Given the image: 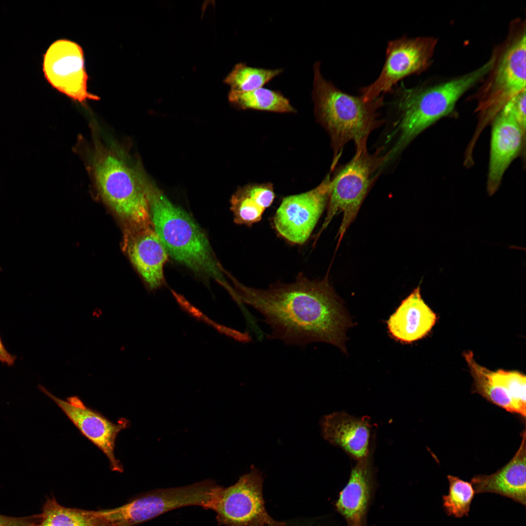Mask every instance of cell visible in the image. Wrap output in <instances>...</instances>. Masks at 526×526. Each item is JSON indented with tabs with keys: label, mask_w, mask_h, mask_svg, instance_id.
Here are the masks:
<instances>
[{
	"label": "cell",
	"mask_w": 526,
	"mask_h": 526,
	"mask_svg": "<svg viewBox=\"0 0 526 526\" xmlns=\"http://www.w3.org/2000/svg\"><path fill=\"white\" fill-rule=\"evenodd\" d=\"M234 300L260 313L271 329L268 339L298 346L321 342L346 353V332L352 322L327 278L310 280L300 276L291 283L267 289L245 285L234 277Z\"/></svg>",
	"instance_id": "6da1fadb"
},
{
	"label": "cell",
	"mask_w": 526,
	"mask_h": 526,
	"mask_svg": "<svg viewBox=\"0 0 526 526\" xmlns=\"http://www.w3.org/2000/svg\"><path fill=\"white\" fill-rule=\"evenodd\" d=\"M493 62L491 55L477 69L438 84L408 88L401 84L392 100L395 117L386 140L391 143L387 151L389 161L427 128L451 113L459 99L483 81Z\"/></svg>",
	"instance_id": "7a4b0ae2"
},
{
	"label": "cell",
	"mask_w": 526,
	"mask_h": 526,
	"mask_svg": "<svg viewBox=\"0 0 526 526\" xmlns=\"http://www.w3.org/2000/svg\"><path fill=\"white\" fill-rule=\"evenodd\" d=\"M319 62L315 63L312 92L317 120L328 132L333 150V170L349 141L355 145L367 142L370 133L382 123L378 110L383 105L381 96L370 101L345 93L322 75Z\"/></svg>",
	"instance_id": "3957f363"
},
{
	"label": "cell",
	"mask_w": 526,
	"mask_h": 526,
	"mask_svg": "<svg viewBox=\"0 0 526 526\" xmlns=\"http://www.w3.org/2000/svg\"><path fill=\"white\" fill-rule=\"evenodd\" d=\"M149 198L152 226L168 254L229 291L231 286L224 275L226 272H223L206 236L193 219L154 188L150 187Z\"/></svg>",
	"instance_id": "277c9868"
},
{
	"label": "cell",
	"mask_w": 526,
	"mask_h": 526,
	"mask_svg": "<svg viewBox=\"0 0 526 526\" xmlns=\"http://www.w3.org/2000/svg\"><path fill=\"white\" fill-rule=\"evenodd\" d=\"M492 55L493 64L476 98L477 111L493 119L512 98L526 91L525 20L511 23L506 38Z\"/></svg>",
	"instance_id": "5b68a950"
},
{
	"label": "cell",
	"mask_w": 526,
	"mask_h": 526,
	"mask_svg": "<svg viewBox=\"0 0 526 526\" xmlns=\"http://www.w3.org/2000/svg\"><path fill=\"white\" fill-rule=\"evenodd\" d=\"M99 152L93 163V173L103 198L136 228L152 225L150 186L120 154L106 150Z\"/></svg>",
	"instance_id": "8992f818"
},
{
	"label": "cell",
	"mask_w": 526,
	"mask_h": 526,
	"mask_svg": "<svg viewBox=\"0 0 526 526\" xmlns=\"http://www.w3.org/2000/svg\"><path fill=\"white\" fill-rule=\"evenodd\" d=\"M379 149L371 154L367 142L356 145L352 159L339 168L331 178L327 211L325 219L315 242L328 226L334 217L343 213L337 236L338 243L351 223L355 219L362 203L379 172L387 164L386 156Z\"/></svg>",
	"instance_id": "52a82bcc"
},
{
	"label": "cell",
	"mask_w": 526,
	"mask_h": 526,
	"mask_svg": "<svg viewBox=\"0 0 526 526\" xmlns=\"http://www.w3.org/2000/svg\"><path fill=\"white\" fill-rule=\"evenodd\" d=\"M219 486L205 480L188 486L158 488L134 498L126 504L107 509L109 526H135L166 512L190 506L213 509Z\"/></svg>",
	"instance_id": "ba28073f"
},
{
	"label": "cell",
	"mask_w": 526,
	"mask_h": 526,
	"mask_svg": "<svg viewBox=\"0 0 526 526\" xmlns=\"http://www.w3.org/2000/svg\"><path fill=\"white\" fill-rule=\"evenodd\" d=\"M263 478L252 465L249 472L234 485L220 487L213 510L219 525L225 526H284L267 512L263 497Z\"/></svg>",
	"instance_id": "9c48e42d"
},
{
	"label": "cell",
	"mask_w": 526,
	"mask_h": 526,
	"mask_svg": "<svg viewBox=\"0 0 526 526\" xmlns=\"http://www.w3.org/2000/svg\"><path fill=\"white\" fill-rule=\"evenodd\" d=\"M437 44V39L431 36L409 38L403 36L389 41L379 76L360 89V96L366 101H372L392 91L403 78L424 72L432 64Z\"/></svg>",
	"instance_id": "30bf717a"
},
{
	"label": "cell",
	"mask_w": 526,
	"mask_h": 526,
	"mask_svg": "<svg viewBox=\"0 0 526 526\" xmlns=\"http://www.w3.org/2000/svg\"><path fill=\"white\" fill-rule=\"evenodd\" d=\"M331 185L328 174L314 188L284 197L273 217L277 233L291 244L305 243L327 205Z\"/></svg>",
	"instance_id": "8fae6325"
},
{
	"label": "cell",
	"mask_w": 526,
	"mask_h": 526,
	"mask_svg": "<svg viewBox=\"0 0 526 526\" xmlns=\"http://www.w3.org/2000/svg\"><path fill=\"white\" fill-rule=\"evenodd\" d=\"M38 388L61 409L84 437L105 454L112 470L123 471L121 463L115 457L114 448L118 434L130 425L128 419L120 418L116 423H113L101 413L87 407L78 396L63 400L41 385Z\"/></svg>",
	"instance_id": "7c38bea8"
},
{
	"label": "cell",
	"mask_w": 526,
	"mask_h": 526,
	"mask_svg": "<svg viewBox=\"0 0 526 526\" xmlns=\"http://www.w3.org/2000/svg\"><path fill=\"white\" fill-rule=\"evenodd\" d=\"M43 71L53 87L73 100L83 103L99 99L87 92L83 53L76 43L66 39L53 43L44 54Z\"/></svg>",
	"instance_id": "4fadbf2b"
},
{
	"label": "cell",
	"mask_w": 526,
	"mask_h": 526,
	"mask_svg": "<svg viewBox=\"0 0 526 526\" xmlns=\"http://www.w3.org/2000/svg\"><path fill=\"white\" fill-rule=\"evenodd\" d=\"M487 189L490 194L499 187L504 174L521 152L526 132L507 102L492 119Z\"/></svg>",
	"instance_id": "5bb4252c"
},
{
	"label": "cell",
	"mask_w": 526,
	"mask_h": 526,
	"mask_svg": "<svg viewBox=\"0 0 526 526\" xmlns=\"http://www.w3.org/2000/svg\"><path fill=\"white\" fill-rule=\"evenodd\" d=\"M320 424L324 439L353 458L358 461L369 456L371 425L367 417L338 412L322 417Z\"/></svg>",
	"instance_id": "9a60e30c"
},
{
	"label": "cell",
	"mask_w": 526,
	"mask_h": 526,
	"mask_svg": "<svg viewBox=\"0 0 526 526\" xmlns=\"http://www.w3.org/2000/svg\"><path fill=\"white\" fill-rule=\"evenodd\" d=\"M374 470L370 456L357 461L349 481L335 504L337 511L349 526L366 523L376 489Z\"/></svg>",
	"instance_id": "2e32d148"
},
{
	"label": "cell",
	"mask_w": 526,
	"mask_h": 526,
	"mask_svg": "<svg viewBox=\"0 0 526 526\" xmlns=\"http://www.w3.org/2000/svg\"><path fill=\"white\" fill-rule=\"evenodd\" d=\"M436 320V314L423 300L418 286L401 302L387 323L394 338L410 343L427 335Z\"/></svg>",
	"instance_id": "e0dca14e"
},
{
	"label": "cell",
	"mask_w": 526,
	"mask_h": 526,
	"mask_svg": "<svg viewBox=\"0 0 526 526\" xmlns=\"http://www.w3.org/2000/svg\"><path fill=\"white\" fill-rule=\"evenodd\" d=\"M137 229L128 246L129 255L148 288L155 290L164 283L168 253L152 225Z\"/></svg>",
	"instance_id": "ac0fdd59"
},
{
	"label": "cell",
	"mask_w": 526,
	"mask_h": 526,
	"mask_svg": "<svg viewBox=\"0 0 526 526\" xmlns=\"http://www.w3.org/2000/svg\"><path fill=\"white\" fill-rule=\"evenodd\" d=\"M526 432L520 446L511 460L496 472L478 475L471 480L475 492L494 493L526 504Z\"/></svg>",
	"instance_id": "d6986e66"
},
{
	"label": "cell",
	"mask_w": 526,
	"mask_h": 526,
	"mask_svg": "<svg viewBox=\"0 0 526 526\" xmlns=\"http://www.w3.org/2000/svg\"><path fill=\"white\" fill-rule=\"evenodd\" d=\"M275 197L271 183L252 184L239 188L230 200L234 222L249 226L260 222Z\"/></svg>",
	"instance_id": "ffe728a7"
},
{
	"label": "cell",
	"mask_w": 526,
	"mask_h": 526,
	"mask_svg": "<svg viewBox=\"0 0 526 526\" xmlns=\"http://www.w3.org/2000/svg\"><path fill=\"white\" fill-rule=\"evenodd\" d=\"M463 355L473 379L475 392L507 411L523 416L507 391L494 378L493 371L479 364L472 352H465Z\"/></svg>",
	"instance_id": "44dd1931"
},
{
	"label": "cell",
	"mask_w": 526,
	"mask_h": 526,
	"mask_svg": "<svg viewBox=\"0 0 526 526\" xmlns=\"http://www.w3.org/2000/svg\"><path fill=\"white\" fill-rule=\"evenodd\" d=\"M229 101L237 108L281 113H295L289 99L278 90L261 87L253 90L230 91Z\"/></svg>",
	"instance_id": "7402d4cb"
},
{
	"label": "cell",
	"mask_w": 526,
	"mask_h": 526,
	"mask_svg": "<svg viewBox=\"0 0 526 526\" xmlns=\"http://www.w3.org/2000/svg\"><path fill=\"white\" fill-rule=\"evenodd\" d=\"M34 526H99L95 511L68 507L48 498Z\"/></svg>",
	"instance_id": "603a6c76"
},
{
	"label": "cell",
	"mask_w": 526,
	"mask_h": 526,
	"mask_svg": "<svg viewBox=\"0 0 526 526\" xmlns=\"http://www.w3.org/2000/svg\"><path fill=\"white\" fill-rule=\"evenodd\" d=\"M282 72V68L253 67L244 63H239L233 67L224 82L229 85L230 91H249L263 87Z\"/></svg>",
	"instance_id": "cb8c5ba5"
},
{
	"label": "cell",
	"mask_w": 526,
	"mask_h": 526,
	"mask_svg": "<svg viewBox=\"0 0 526 526\" xmlns=\"http://www.w3.org/2000/svg\"><path fill=\"white\" fill-rule=\"evenodd\" d=\"M448 494L443 495V507L449 516L461 518L468 516L470 506L475 494L471 483L457 477L448 475Z\"/></svg>",
	"instance_id": "d4e9b609"
},
{
	"label": "cell",
	"mask_w": 526,
	"mask_h": 526,
	"mask_svg": "<svg viewBox=\"0 0 526 526\" xmlns=\"http://www.w3.org/2000/svg\"><path fill=\"white\" fill-rule=\"evenodd\" d=\"M494 378L507 391L522 411L524 417L526 413V377L515 371L498 370L493 371Z\"/></svg>",
	"instance_id": "484cf974"
},
{
	"label": "cell",
	"mask_w": 526,
	"mask_h": 526,
	"mask_svg": "<svg viewBox=\"0 0 526 526\" xmlns=\"http://www.w3.org/2000/svg\"><path fill=\"white\" fill-rule=\"evenodd\" d=\"M37 516L14 517L0 514V526H34Z\"/></svg>",
	"instance_id": "4316f807"
},
{
	"label": "cell",
	"mask_w": 526,
	"mask_h": 526,
	"mask_svg": "<svg viewBox=\"0 0 526 526\" xmlns=\"http://www.w3.org/2000/svg\"><path fill=\"white\" fill-rule=\"evenodd\" d=\"M285 521L284 526H332L323 517L296 518Z\"/></svg>",
	"instance_id": "83f0119b"
},
{
	"label": "cell",
	"mask_w": 526,
	"mask_h": 526,
	"mask_svg": "<svg viewBox=\"0 0 526 526\" xmlns=\"http://www.w3.org/2000/svg\"><path fill=\"white\" fill-rule=\"evenodd\" d=\"M17 358L16 356L10 354L5 348L0 336V361L9 366H13Z\"/></svg>",
	"instance_id": "f1b7e54d"
},
{
	"label": "cell",
	"mask_w": 526,
	"mask_h": 526,
	"mask_svg": "<svg viewBox=\"0 0 526 526\" xmlns=\"http://www.w3.org/2000/svg\"><path fill=\"white\" fill-rule=\"evenodd\" d=\"M366 526V523H360V524L353 525V526Z\"/></svg>",
	"instance_id": "f546056e"
},
{
	"label": "cell",
	"mask_w": 526,
	"mask_h": 526,
	"mask_svg": "<svg viewBox=\"0 0 526 526\" xmlns=\"http://www.w3.org/2000/svg\"></svg>",
	"instance_id": "4dcf8cb0"
}]
</instances>
